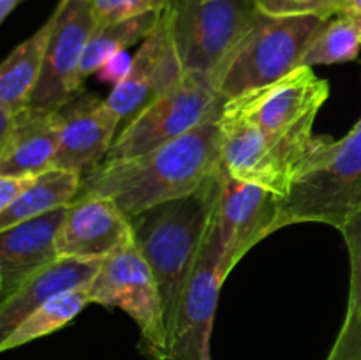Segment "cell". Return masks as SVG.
Wrapping results in <instances>:
<instances>
[{
    "instance_id": "obj_1",
    "label": "cell",
    "mask_w": 361,
    "mask_h": 360,
    "mask_svg": "<svg viewBox=\"0 0 361 360\" xmlns=\"http://www.w3.org/2000/svg\"><path fill=\"white\" fill-rule=\"evenodd\" d=\"M221 124H201L147 154L101 162L81 176L80 194L111 198L133 217L200 191L221 168Z\"/></svg>"
},
{
    "instance_id": "obj_2",
    "label": "cell",
    "mask_w": 361,
    "mask_h": 360,
    "mask_svg": "<svg viewBox=\"0 0 361 360\" xmlns=\"http://www.w3.org/2000/svg\"><path fill=\"white\" fill-rule=\"evenodd\" d=\"M221 168L194 194L164 201L130 217L134 244L147 260L161 293L166 342L178 318L183 295L217 205Z\"/></svg>"
},
{
    "instance_id": "obj_3",
    "label": "cell",
    "mask_w": 361,
    "mask_h": 360,
    "mask_svg": "<svg viewBox=\"0 0 361 360\" xmlns=\"http://www.w3.org/2000/svg\"><path fill=\"white\" fill-rule=\"evenodd\" d=\"M323 21L312 14L274 16L261 11L245 37L210 74L212 83L226 101L275 83L300 67Z\"/></svg>"
},
{
    "instance_id": "obj_4",
    "label": "cell",
    "mask_w": 361,
    "mask_h": 360,
    "mask_svg": "<svg viewBox=\"0 0 361 360\" xmlns=\"http://www.w3.org/2000/svg\"><path fill=\"white\" fill-rule=\"evenodd\" d=\"M361 212V131L328 140L316 164L279 200L275 232L298 222L341 229Z\"/></svg>"
},
{
    "instance_id": "obj_5",
    "label": "cell",
    "mask_w": 361,
    "mask_h": 360,
    "mask_svg": "<svg viewBox=\"0 0 361 360\" xmlns=\"http://www.w3.org/2000/svg\"><path fill=\"white\" fill-rule=\"evenodd\" d=\"M221 164L228 175L242 182L256 184L288 196L293 184L309 172L326 147L328 136L314 133L270 136L249 124L221 119Z\"/></svg>"
},
{
    "instance_id": "obj_6",
    "label": "cell",
    "mask_w": 361,
    "mask_h": 360,
    "mask_svg": "<svg viewBox=\"0 0 361 360\" xmlns=\"http://www.w3.org/2000/svg\"><path fill=\"white\" fill-rule=\"evenodd\" d=\"M173 44L185 74L210 76L254 27L256 0H171Z\"/></svg>"
},
{
    "instance_id": "obj_7",
    "label": "cell",
    "mask_w": 361,
    "mask_h": 360,
    "mask_svg": "<svg viewBox=\"0 0 361 360\" xmlns=\"http://www.w3.org/2000/svg\"><path fill=\"white\" fill-rule=\"evenodd\" d=\"M226 99L207 74H185L140 115L134 116L113 141L102 162L122 161L152 152L207 122H221Z\"/></svg>"
},
{
    "instance_id": "obj_8",
    "label": "cell",
    "mask_w": 361,
    "mask_h": 360,
    "mask_svg": "<svg viewBox=\"0 0 361 360\" xmlns=\"http://www.w3.org/2000/svg\"><path fill=\"white\" fill-rule=\"evenodd\" d=\"M90 304L120 307L141 332V349L161 360L166 349L164 314L159 286L147 260L134 242L101 260L97 274L87 286Z\"/></svg>"
},
{
    "instance_id": "obj_9",
    "label": "cell",
    "mask_w": 361,
    "mask_h": 360,
    "mask_svg": "<svg viewBox=\"0 0 361 360\" xmlns=\"http://www.w3.org/2000/svg\"><path fill=\"white\" fill-rule=\"evenodd\" d=\"M328 95L330 85L312 67H296L275 83L228 99L222 116L249 124L270 136L312 133Z\"/></svg>"
},
{
    "instance_id": "obj_10",
    "label": "cell",
    "mask_w": 361,
    "mask_h": 360,
    "mask_svg": "<svg viewBox=\"0 0 361 360\" xmlns=\"http://www.w3.org/2000/svg\"><path fill=\"white\" fill-rule=\"evenodd\" d=\"M42 60L41 76L28 108L59 112L81 92V59L97 28L90 0H60Z\"/></svg>"
},
{
    "instance_id": "obj_11",
    "label": "cell",
    "mask_w": 361,
    "mask_h": 360,
    "mask_svg": "<svg viewBox=\"0 0 361 360\" xmlns=\"http://www.w3.org/2000/svg\"><path fill=\"white\" fill-rule=\"evenodd\" d=\"M222 284L224 279L219 270V233L212 214L178 318L161 360H214L210 342Z\"/></svg>"
},
{
    "instance_id": "obj_12",
    "label": "cell",
    "mask_w": 361,
    "mask_h": 360,
    "mask_svg": "<svg viewBox=\"0 0 361 360\" xmlns=\"http://www.w3.org/2000/svg\"><path fill=\"white\" fill-rule=\"evenodd\" d=\"M279 200L271 191L233 179L221 168V193L214 217L219 233V270L224 281L257 242L275 233Z\"/></svg>"
},
{
    "instance_id": "obj_13",
    "label": "cell",
    "mask_w": 361,
    "mask_h": 360,
    "mask_svg": "<svg viewBox=\"0 0 361 360\" xmlns=\"http://www.w3.org/2000/svg\"><path fill=\"white\" fill-rule=\"evenodd\" d=\"M183 76L185 73L176 55L169 18L164 9L157 25L141 41L127 73L115 83L106 101L120 116V122L127 126L155 99L176 87Z\"/></svg>"
},
{
    "instance_id": "obj_14",
    "label": "cell",
    "mask_w": 361,
    "mask_h": 360,
    "mask_svg": "<svg viewBox=\"0 0 361 360\" xmlns=\"http://www.w3.org/2000/svg\"><path fill=\"white\" fill-rule=\"evenodd\" d=\"M134 242L130 217L111 198L78 194L67 207L56 236L59 258L104 260Z\"/></svg>"
},
{
    "instance_id": "obj_15",
    "label": "cell",
    "mask_w": 361,
    "mask_h": 360,
    "mask_svg": "<svg viewBox=\"0 0 361 360\" xmlns=\"http://www.w3.org/2000/svg\"><path fill=\"white\" fill-rule=\"evenodd\" d=\"M60 143L53 169L87 175L104 161L115 141L120 116L108 101L80 94L59 109Z\"/></svg>"
},
{
    "instance_id": "obj_16",
    "label": "cell",
    "mask_w": 361,
    "mask_h": 360,
    "mask_svg": "<svg viewBox=\"0 0 361 360\" xmlns=\"http://www.w3.org/2000/svg\"><path fill=\"white\" fill-rule=\"evenodd\" d=\"M67 207L42 214L0 232V300L16 292L28 277L59 260L56 236Z\"/></svg>"
},
{
    "instance_id": "obj_17",
    "label": "cell",
    "mask_w": 361,
    "mask_h": 360,
    "mask_svg": "<svg viewBox=\"0 0 361 360\" xmlns=\"http://www.w3.org/2000/svg\"><path fill=\"white\" fill-rule=\"evenodd\" d=\"M101 267V260L59 258L28 277L16 292L0 300V346L53 296L76 288H85Z\"/></svg>"
},
{
    "instance_id": "obj_18",
    "label": "cell",
    "mask_w": 361,
    "mask_h": 360,
    "mask_svg": "<svg viewBox=\"0 0 361 360\" xmlns=\"http://www.w3.org/2000/svg\"><path fill=\"white\" fill-rule=\"evenodd\" d=\"M60 143L59 112L25 108L14 115L2 155L0 175L39 176L53 169Z\"/></svg>"
},
{
    "instance_id": "obj_19",
    "label": "cell",
    "mask_w": 361,
    "mask_h": 360,
    "mask_svg": "<svg viewBox=\"0 0 361 360\" xmlns=\"http://www.w3.org/2000/svg\"><path fill=\"white\" fill-rule=\"evenodd\" d=\"M55 20L56 11H53L46 23L18 44L0 64V112L18 113L28 106L41 76L42 60Z\"/></svg>"
},
{
    "instance_id": "obj_20",
    "label": "cell",
    "mask_w": 361,
    "mask_h": 360,
    "mask_svg": "<svg viewBox=\"0 0 361 360\" xmlns=\"http://www.w3.org/2000/svg\"><path fill=\"white\" fill-rule=\"evenodd\" d=\"M81 175L63 169H49L35 176L34 182L0 214V232L42 214L69 207L80 194Z\"/></svg>"
},
{
    "instance_id": "obj_21",
    "label": "cell",
    "mask_w": 361,
    "mask_h": 360,
    "mask_svg": "<svg viewBox=\"0 0 361 360\" xmlns=\"http://www.w3.org/2000/svg\"><path fill=\"white\" fill-rule=\"evenodd\" d=\"M161 14L147 13L120 23L95 28L81 59V78L85 80L90 74L97 73L113 56L123 53L137 41H143L157 25Z\"/></svg>"
},
{
    "instance_id": "obj_22",
    "label": "cell",
    "mask_w": 361,
    "mask_h": 360,
    "mask_svg": "<svg viewBox=\"0 0 361 360\" xmlns=\"http://www.w3.org/2000/svg\"><path fill=\"white\" fill-rule=\"evenodd\" d=\"M88 304H90V299H88L87 286L69 289V292L53 296L9 335V339L0 346V353L23 346L27 342L59 330L63 325L73 321Z\"/></svg>"
},
{
    "instance_id": "obj_23",
    "label": "cell",
    "mask_w": 361,
    "mask_h": 360,
    "mask_svg": "<svg viewBox=\"0 0 361 360\" xmlns=\"http://www.w3.org/2000/svg\"><path fill=\"white\" fill-rule=\"evenodd\" d=\"M361 30L349 14L328 18L310 41L300 67L353 62L360 56Z\"/></svg>"
},
{
    "instance_id": "obj_24",
    "label": "cell",
    "mask_w": 361,
    "mask_h": 360,
    "mask_svg": "<svg viewBox=\"0 0 361 360\" xmlns=\"http://www.w3.org/2000/svg\"><path fill=\"white\" fill-rule=\"evenodd\" d=\"M97 27L120 23L147 13H162L171 0H90Z\"/></svg>"
},
{
    "instance_id": "obj_25",
    "label": "cell",
    "mask_w": 361,
    "mask_h": 360,
    "mask_svg": "<svg viewBox=\"0 0 361 360\" xmlns=\"http://www.w3.org/2000/svg\"><path fill=\"white\" fill-rule=\"evenodd\" d=\"M351 0H256L263 13L274 16H295V14H312L323 20L345 14Z\"/></svg>"
},
{
    "instance_id": "obj_26",
    "label": "cell",
    "mask_w": 361,
    "mask_h": 360,
    "mask_svg": "<svg viewBox=\"0 0 361 360\" xmlns=\"http://www.w3.org/2000/svg\"><path fill=\"white\" fill-rule=\"evenodd\" d=\"M351 263V281H349L348 313L361 321V212L353 215L341 228Z\"/></svg>"
},
{
    "instance_id": "obj_27",
    "label": "cell",
    "mask_w": 361,
    "mask_h": 360,
    "mask_svg": "<svg viewBox=\"0 0 361 360\" xmlns=\"http://www.w3.org/2000/svg\"><path fill=\"white\" fill-rule=\"evenodd\" d=\"M326 360H361V321L358 318L345 313L344 323Z\"/></svg>"
},
{
    "instance_id": "obj_28",
    "label": "cell",
    "mask_w": 361,
    "mask_h": 360,
    "mask_svg": "<svg viewBox=\"0 0 361 360\" xmlns=\"http://www.w3.org/2000/svg\"><path fill=\"white\" fill-rule=\"evenodd\" d=\"M35 180V176H23V179H18V176H6L0 175V214L30 186Z\"/></svg>"
},
{
    "instance_id": "obj_29",
    "label": "cell",
    "mask_w": 361,
    "mask_h": 360,
    "mask_svg": "<svg viewBox=\"0 0 361 360\" xmlns=\"http://www.w3.org/2000/svg\"><path fill=\"white\" fill-rule=\"evenodd\" d=\"M14 115L16 113H9V112H0V155H2L4 145H6L7 136H9V131L13 127L14 122Z\"/></svg>"
},
{
    "instance_id": "obj_30",
    "label": "cell",
    "mask_w": 361,
    "mask_h": 360,
    "mask_svg": "<svg viewBox=\"0 0 361 360\" xmlns=\"http://www.w3.org/2000/svg\"><path fill=\"white\" fill-rule=\"evenodd\" d=\"M21 2H23V0H0V25L4 23V20H6Z\"/></svg>"
},
{
    "instance_id": "obj_31",
    "label": "cell",
    "mask_w": 361,
    "mask_h": 360,
    "mask_svg": "<svg viewBox=\"0 0 361 360\" xmlns=\"http://www.w3.org/2000/svg\"><path fill=\"white\" fill-rule=\"evenodd\" d=\"M345 14H349V16L358 23L361 30V0H351V2H349V9Z\"/></svg>"
},
{
    "instance_id": "obj_32",
    "label": "cell",
    "mask_w": 361,
    "mask_h": 360,
    "mask_svg": "<svg viewBox=\"0 0 361 360\" xmlns=\"http://www.w3.org/2000/svg\"><path fill=\"white\" fill-rule=\"evenodd\" d=\"M358 131H361V116L358 119V122L355 124V127H353V129L349 131V133H358Z\"/></svg>"
},
{
    "instance_id": "obj_33",
    "label": "cell",
    "mask_w": 361,
    "mask_h": 360,
    "mask_svg": "<svg viewBox=\"0 0 361 360\" xmlns=\"http://www.w3.org/2000/svg\"><path fill=\"white\" fill-rule=\"evenodd\" d=\"M0 289H2V274H0Z\"/></svg>"
}]
</instances>
